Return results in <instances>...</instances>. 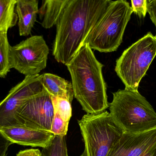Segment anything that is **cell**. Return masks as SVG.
<instances>
[{
  "label": "cell",
  "instance_id": "obj_6",
  "mask_svg": "<svg viewBox=\"0 0 156 156\" xmlns=\"http://www.w3.org/2000/svg\"><path fill=\"white\" fill-rule=\"evenodd\" d=\"M78 122L84 145L80 156H108L123 132L106 111L86 114Z\"/></svg>",
  "mask_w": 156,
  "mask_h": 156
},
{
  "label": "cell",
  "instance_id": "obj_17",
  "mask_svg": "<svg viewBox=\"0 0 156 156\" xmlns=\"http://www.w3.org/2000/svg\"><path fill=\"white\" fill-rule=\"evenodd\" d=\"M41 156H68L65 136H55L51 143L43 148Z\"/></svg>",
  "mask_w": 156,
  "mask_h": 156
},
{
  "label": "cell",
  "instance_id": "obj_7",
  "mask_svg": "<svg viewBox=\"0 0 156 156\" xmlns=\"http://www.w3.org/2000/svg\"><path fill=\"white\" fill-rule=\"evenodd\" d=\"M49 49L44 37L34 35L11 46V68L26 76L37 75L46 67Z\"/></svg>",
  "mask_w": 156,
  "mask_h": 156
},
{
  "label": "cell",
  "instance_id": "obj_15",
  "mask_svg": "<svg viewBox=\"0 0 156 156\" xmlns=\"http://www.w3.org/2000/svg\"><path fill=\"white\" fill-rule=\"evenodd\" d=\"M16 2V0H0V32L8 31L16 25L18 21Z\"/></svg>",
  "mask_w": 156,
  "mask_h": 156
},
{
  "label": "cell",
  "instance_id": "obj_23",
  "mask_svg": "<svg viewBox=\"0 0 156 156\" xmlns=\"http://www.w3.org/2000/svg\"><path fill=\"white\" fill-rule=\"evenodd\" d=\"M16 156H41V153L38 149H26L20 151Z\"/></svg>",
  "mask_w": 156,
  "mask_h": 156
},
{
  "label": "cell",
  "instance_id": "obj_20",
  "mask_svg": "<svg viewBox=\"0 0 156 156\" xmlns=\"http://www.w3.org/2000/svg\"><path fill=\"white\" fill-rule=\"evenodd\" d=\"M132 10L133 13H135L140 18L145 17L147 11V0H132Z\"/></svg>",
  "mask_w": 156,
  "mask_h": 156
},
{
  "label": "cell",
  "instance_id": "obj_3",
  "mask_svg": "<svg viewBox=\"0 0 156 156\" xmlns=\"http://www.w3.org/2000/svg\"><path fill=\"white\" fill-rule=\"evenodd\" d=\"M110 114L123 132H143L156 127V112L138 91L120 89L113 93Z\"/></svg>",
  "mask_w": 156,
  "mask_h": 156
},
{
  "label": "cell",
  "instance_id": "obj_18",
  "mask_svg": "<svg viewBox=\"0 0 156 156\" xmlns=\"http://www.w3.org/2000/svg\"><path fill=\"white\" fill-rule=\"evenodd\" d=\"M54 107V112L62 120L69 123L72 116L71 103L66 99L50 96Z\"/></svg>",
  "mask_w": 156,
  "mask_h": 156
},
{
  "label": "cell",
  "instance_id": "obj_8",
  "mask_svg": "<svg viewBox=\"0 0 156 156\" xmlns=\"http://www.w3.org/2000/svg\"><path fill=\"white\" fill-rule=\"evenodd\" d=\"M42 75L26 76L9 91L0 103V130L7 127L23 126L16 111L27 100L45 90Z\"/></svg>",
  "mask_w": 156,
  "mask_h": 156
},
{
  "label": "cell",
  "instance_id": "obj_22",
  "mask_svg": "<svg viewBox=\"0 0 156 156\" xmlns=\"http://www.w3.org/2000/svg\"><path fill=\"white\" fill-rule=\"evenodd\" d=\"M147 11L155 26L156 31V0H147Z\"/></svg>",
  "mask_w": 156,
  "mask_h": 156
},
{
  "label": "cell",
  "instance_id": "obj_25",
  "mask_svg": "<svg viewBox=\"0 0 156 156\" xmlns=\"http://www.w3.org/2000/svg\"><path fill=\"white\" fill-rule=\"evenodd\" d=\"M155 38H156V35L155 36Z\"/></svg>",
  "mask_w": 156,
  "mask_h": 156
},
{
  "label": "cell",
  "instance_id": "obj_11",
  "mask_svg": "<svg viewBox=\"0 0 156 156\" xmlns=\"http://www.w3.org/2000/svg\"><path fill=\"white\" fill-rule=\"evenodd\" d=\"M0 132L13 144L42 148L48 146L55 137L51 132L24 126L2 128Z\"/></svg>",
  "mask_w": 156,
  "mask_h": 156
},
{
  "label": "cell",
  "instance_id": "obj_21",
  "mask_svg": "<svg viewBox=\"0 0 156 156\" xmlns=\"http://www.w3.org/2000/svg\"><path fill=\"white\" fill-rule=\"evenodd\" d=\"M12 144L0 132V156H6L8 147Z\"/></svg>",
  "mask_w": 156,
  "mask_h": 156
},
{
  "label": "cell",
  "instance_id": "obj_16",
  "mask_svg": "<svg viewBox=\"0 0 156 156\" xmlns=\"http://www.w3.org/2000/svg\"><path fill=\"white\" fill-rule=\"evenodd\" d=\"M10 46L7 31L0 32V78H5L11 70Z\"/></svg>",
  "mask_w": 156,
  "mask_h": 156
},
{
  "label": "cell",
  "instance_id": "obj_19",
  "mask_svg": "<svg viewBox=\"0 0 156 156\" xmlns=\"http://www.w3.org/2000/svg\"><path fill=\"white\" fill-rule=\"evenodd\" d=\"M69 124V123L65 122L57 114L55 113L50 132L55 136H66L68 130Z\"/></svg>",
  "mask_w": 156,
  "mask_h": 156
},
{
  "label": "cell",
  "instance_id": "obj_5",
  "mask_svg": "<svg viewBox=\"0 0 156 156\" xmlns=\"http://www.w3.org/2000/svg\"><path fill=\"white\" fill-rule=\"evenodd\" d=\"M156 56V38L148 32L124 50L116 60L115 72L125 89L138 91L140 82Z\"/></svg>",
  "mask_w": 156,
  "mask_h": 156
},
{
  "label": "cell",
  "instance_id": "obj_2",
  "mask_svg": "<svg viewBox=\"0 0 156 156\" xmlns=\"http://www.w3.org/2000/svg\"><path fill=\"white\" fill-rule=\"evenodd\" d=\"M66 66L71 76L74 97L86 114L100 113L109 108L104 65L88 44L83 45Z\"/></svg>",
  "mask_w": 156,
  "mask_h": 156
},
{
  "label": "cell",
  "instance_id": "obj_1",
  "mask_svg": "<svg viewBox=\"0 0 156 156\" xmlns=\"http://www.w3.org/2000/svg\"><path fill=\"white\" fill-rule=\"evenodd\" d=\"M111 2L67 0L55 25L52 53L58 63L66 65L72 60Z\"/></svg>",
  "mask_w": 156,
  "mask_h": 156
},
{
  "label": "cell",
  "instance_id": "obj_14",
  "mask_svg": "<svg viewBox=\"0 0 156 156\" xmlns=\"http://www.w3.org/2000/svg\"><path fill=\"white\" fill-rule=\"evenodd\" d=\"M67 0H44L38 10L41 24L48 29L55 25L58 19Z\"/></svg>",
  "mask_w": 156,
  "mask_h": 156
},
{
  "label": "cell",
  "instance_id": "obj_4",
  "mask_svg": "<svg viewBox=\"0 0 156 156\" xmlns=\"http://www.w3.org/2000/svg\"><path fill=\"white\" fill-rule=\"evenodd\" d=\"M133 11L126 1H111L106 11L88 34L83 45L101 53L116 51L123 41Z\"/></svg>",
  "mask_w": 156,
  "mask_h": 156
},
{
  "label": "cell",
  "instance_id": "obj_24",
  "mask_svg": "<svg viewBox=\"0 0 156 156\" xmlns=\"http://www.w3.org/2000/svg\"><path fill=\"white\" fill-rule=\"evenodd\" d=\"M143 156H156V149L149 152Z\"/></svg>",
  "mask_w": 156,
  "mask_h": 156
},
{
  "label": "cell",
  "instance_id": "obj_10",
  "mask_svg": "<svg viewBox=\"0 0 156 156\" xmlns=\"http://www.w3.org/2000/svg\"><path fill=\"white\" fill-rule=\"evenodd\" d=\"M156 149V127L143 132H123L108 156H143Z\"/></svg>",
  "mask_w": 156,
  "mask_h": 156
},
{
  "label": "cell",
  "instance_id": "obj_13",
  "mask_svg": "<svg viewBox=\"0 0 156 156\" xmlns=\"http://www.w3.org/2000/svg\"><path fill=\"white\" fill-rule=\"evenodd\" d=\"M44 89L50 96L64 98L72 102L74 93L72 83L57 75L44 73L41 78Z\"/></svg>",
  "mask_w": 156,
  "mask_h": 156
},
{
  "label": "cell",
  "instance_id": "obj_12",
  "mask_svg": "<svg viewBox=\"0 0 156 156\" xmlns=\"http://www.w3.org/2000/svg\"><path fill=\"white\" fill-rule=\"evenodd\" d=\"M38 10L37 0H16V11L20 36H27L31 34L36 22Z\"/></svg>",
  "mask_w": 156,
  "mask_h": 156
},
{
  "label": "cell",
  "instance_id": "obj_9",
  "mask_svg": "<svg viewBox=\"0 0 156 156\" xmlns=\"http://www.w3.org/2000/svg\"><path fill=\"white\" fill-rule=\"evenodd\" d=\"M23 126L50 132L55 112L50 95L45 90L25 102L16 111Z\"/></svg>",
  "mask_w": 156,
  "mask_h": 156
}]
</instances>
